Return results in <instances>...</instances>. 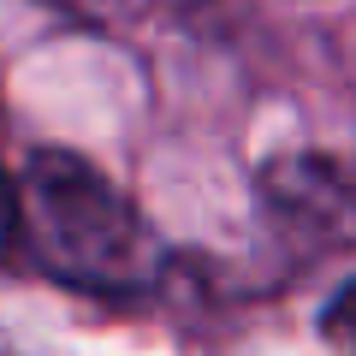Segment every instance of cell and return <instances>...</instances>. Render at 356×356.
<instances>
[{"label": "cell", "mask_w": 356, "mask_h": 356, "mask_svg": "<svg viewBox=\"0 0 356 356\" xmlns=\"http://www.w3.org/2000/svg\"><path fill=\"white\" fill-rule=\"evenodd\" d=\"M18 191V238L30 261L77 291H143L154 280V238L143 214L77 154H36Z\"/></svg>", "instance_id": "obj_1"}, {"label": "cell", "mask_w": 356, "mask_h": 356, "mask_svg": "<svg viewBox=\"0 0 356 356\" xmlns=\"http://www.w3.org/2000/svg\"><path fill=\"white\" fill-rule=\"evenodd\" d=\"M48 6L65 18H83V24H125L143 0H48Z\"/></svg>", "instance_id": "obj_2"}, {"label": "cell", "mask_w": 356, "mask_h": 356, "mask_svg": "<svg viewBox=\"0 0 356 356\" xmlns=\"http://www.w3.org/2000/svg\"><path fill=\"white\" fill-rule=\"evenodd\" d=\"M321 321H327V339L339 344L344 356H356V285H344V291L327 303V315H321Z\"/></svg>", "instance_id": "obj_3"}, {"label": "cell", "mask_w": 356, "mask_h": 356, "mask_svg": "<svg viewBox=\"0 0 356 356\" xmlns=\"http://www.w3.org/2000/svg\"><path fill=\"white\" fill-rule=\"evenodd\" d=\"M13 238H18V191H13V178L0 172V255L13 250Z\"/></svg>", "instance_id": "obj_4"}]
</instances>
